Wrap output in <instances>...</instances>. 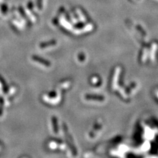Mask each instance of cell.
<instances>
[{"instance_id":"2","label":"cell","mask_w":158,"mask_h":158,"mask_svg":"<svg viewBox=\"0 0 158 158\" xmlns=\"http://www.w3.org/2000/svg\"><path fill=\"white\" fill-rule=\"evenodd\" d=\"M85 98L87 100H93V101H103V100H104V98L102 96L90 95V94H87L85 96Z\"/></svg>"},{"instance_id":"5","label":"cell","mask_w":158,"mask_h":158,"mask_svg":"<svg viewBox=\"0 0 158 158\" xmlns=\"http://www.w3.org/2000/svg\"><path fill=\"white\" fill-rule=\"evenodd\" d=\"M37 4L39 9H41L42 8V0H37Z\"/></svg>"},{"instance_id":"4","label":"cell","mask_w":158,"mask_h":158,"mask_svg":"<svg viewBox=\"0 0 158 158\" xmlns=\"http://www.w3.org/2000/svg\"><path fill=\"white\" fill-rule=\"evenodd\" d=\"M51 121H52V125H53V128L54 131V133L57 134V131H58V127H57V120L55 117H53L52 119H51Z\"/></svg>"},{"instance_id":"1","label":"cell","mask_w":158,"mask_h":158,"mask_svg":"<svg viewBox=\"0 0 158 158\" xmlns=\"http://www.w3.org/2000/svg\"><path fill=\"white\" fill-rule=\"evenodd\" d=\"M32 59L33 61H34L35 62H38V63H39L40 64H41L44 66H45V67H50V65H51L50 62L44 60V59L38 56H32Z\"/></svg>"},{"instance_id":"3","label":"cell","mask_w":158,"mask_h":158,"mask_svg":"<svg viewBox=\"0 0 158 158\" xmlns=\"http://www.w3.org/2000/svg\"><path fill=\"white\" fill-rule=\"evenodd\" d=\"M56 44V42L55 41V40H51V41L48 42L41 44H40V48L45 49V48H47V47H48L53 46Z\"/></svg>"}]
</instances>
